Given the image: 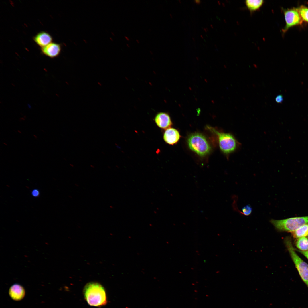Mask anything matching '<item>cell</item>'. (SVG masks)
Returning a JSON list of instances; mask_svg holds the SVG:
<instances>
[{
	"label": "cell",
	"mask_w": 308,
	"mask_h": 308,
	"mask_svg": "<svg viewBox=\"0 0 308 308\" xmlns=\"http://www.w3.org/2000/svg\"><path fill=\"white\" fill-rule=\"evenodd\" d=\"M85 299L91 306L100 307L107 303L105 289L100 284L91 282L85 286L83 290Z\"/></svg>",
	"instance_id": "obj_1"
},
{
	"label": "cell",
	"mask_w": 308,
	"mask_h": 308,
	"mask_svg": "<svg viewBox=\"0 0 308 308\" xmlns=\"http://www.w3.org/2000/svg\"><path fill=\"white\" fill-rule=\"evenodd\" d=\"M206 128L217 137L220 148L226 155L232 153L239 147L240 144L232 134L220 132L210 126Z\"/></svg>",
	"instance_id": "obj_2"
},
{
	"label": "cell",
	"mask_w": 308,
	"mask_h": 308,
	"mask_svg": "<svg viewBox=\"0 0 308 308\" xmlns=\"http://www.w3.org/2000/svg\"><path fill=\"white\" fill-rule=\"evenodd\" d=\"M187 141L189 149L200 156L207 155L211 151V147L207 139L201 133H192L188 137Z\"/></svg>",
	"instance_id": "obj_3"
},
{
	"label": "cell",
	"mask_w": 308,
	"mask_h": 308,
	"mask_svg": "<svg viewBox=\"0 0 308 308\" xmlns=\"http://www.w3.org/2000/svg\"><path fill=\"white\" fill-rule=\"evenodd\" d=\"M270 222L278 231L293 232L302 226L308 224V216L279 220L271 219Z\"/></svg>",
	"instance_id": "obj_4"
},
{
	"label": "cell",
	"mask_w": 308,
	"mask_h": 308,
	"mask_svg": "<svg viewBox=\"0 0 308 308\" xmlns=\"http://www.w3.org/2000/svg\"><path fill=\"white\" fill-rule=\"evenodd\" d=\"M284 242L300 277L308 287V264L296 253L290 237H286Z\"/></svg>",
	"instance_id": "obj_5"
},
{
	"label": "cell",
	"mask_w": 308,
	"mask_h": 308,
	"mask_svg": "<svg viewBox=\"0 0 308 308\" xmlns=\"http://www.w3.org/2000/svg\"><path fill=\"white\" fill-rule=\"evenodd\" d=\"M283 9L286 22L285 26L282 29L283 33L285 32L291 27L302 23L303 20L297 8Z\"/></svg>",
	"instance_id": "obj_6"
},
{
	"label": "cell",
	"mask_w": 308,
	"mask_h": 308,
	"mask_svg": "<svg viewBox=\"0 0 308 308\" xmlns=\"http://www.w3.org/2000/svg\"><path fill=\"white\" fill-rule=\"evenodd\" d=\"M154 121L159 127L165 130L171 127L172 125L170 116L166 112H160L157 113L154 117Z\"/></svg>",
	"instance_id": "obj_7"
},
{
	"label": "cell",
	"mask_w": 308,
	"mask_h": 308,
	"mask_svg": "<svg viewBox=\"0 0 308 308\" xmlns=\"http://www.w3.org/2000/svg\"><path fill=\"white\" fill-rule=\"evenodd\" d=\"M62 49L60 44L51 42L46 46L41 48V52L44 55L51 58L58 56L60 54Z\"/></svg>",
	"instance_id": "obj_8"
},
{
	"label": "cell",
	"mask_w": 308,
	"mask_h": 308,
	"mask_svg": "<svg viewBox=\"0 0 308 308\" xmlns=\"http://www.w3.org/2000/svg\"><path fill=\"white\" fill-rule=\"evenodd\" d=\"M180 137L179 131L176 129L171 127L165 130L163 135L164 141L166 143L171 145H173L177 143Z\"/></svg>",
	"instance_id": "obj_9"
},
{
	"label": "cell",
	"mask_w": 308,
	"mask_h": 308,
	"mask_svg": "<svg viewBox=\"0 0 308 308\" xmlns=\"http://www.w3.org/2000/svg\"><path fill=\"white\" fill-rule=\"evenodd\" d=\"M35 42L41 48L44 47L52 42L53 38L48 32L42 31L39 32L33 37Z\"/></svg>",
	"instance_id": "obj_10"
},
{
	"label": "cell",
	"mask_w": 308,
	"mask_h": 308,
	"mask_svg": "<svg viewBox=\"0 0 308 308\" xmlns=\"http://www.w3.org/2000/svg\"><path fill=\"white\" fill-rule=\"evenodd\" d=\"M9 295L14 300L19 301L22 299L25 295V291L22 286L18 284L12 285L10 288Z\"/></svg>",
	"instance_id": "obj_11"
},
{
	"label": "cell",
	"mask_w": 308,
	"mask_h": 308,
	"mask_svg": "<svg viewBox=\"0 0 308 308\" xmlns=\"http://www.w3.org/2000/svg\"><path fill=\"white\" fill-rule=\"evenodd\" d=\"M263 0H247L245 1V4L251 13L259 9L264 3Z\"/></svg>",
	"instance_id": "obj_12"
},
{
	"label": "cell",
	"mask_w": 308,
	"mask_h": 308,
	"mask_svg": "<svg viewBox=\"0 0 308 308\" xmlns=\"http://www.w3.org/2000/svg\"><path fill=\"white\" fill-rule=\"evenodd\" d=\"M295 245L300 250L305 251L308 250V238L305 236H303L297 238Z\"/></svg>",
	"instance_id": "obj_13"
},
{
	"label": "cell",
	"mask_w": 308,
	"mask_h": 308,
	"mask_svg": "<svg viewBox=\"0 0 308 308\" xmlns=\"http://www.w3.org/2000/svg\"><path fill=\"white\" fill-rule=\"evenodd\" d=\"M292 232L294 237L297 239L308 235V224L302 226Z\"/></svg>",
	"instance_id": "obj_14"
},
{
	"label": "cell",
	"mask_w": 308,
	"mask_h": 308,
	"mask_svg": "<svg viewBox=\"0 0 308 308\" xmlns=\"http://www.w3.org/2000/svg\"><path fill=\"white\" fill-rule=\"evenodd\" d=\"M297 9L302 20L308 22V8L302 5Z\"/></svg>",
	"instance_id": "obj_15"
},
{
	"label": "cell",
	"mask_w": 308,
	"mask_h": 308,
	"mask_svg": "<svg viewBox=\"0 0 308 308\" xmlns=\"http://www.w3.org/2000/svg\"><path fill=\"white\" fill-rule=\"evenodd\" d=\"M242 214L246 216H248L250 215L252 211V208L250 205H247L244 207L242 209Z\"/></svg>",
	"instance_id": "obj_16"
},
{
	"label": "cell",
	"mask_w": 308,
	"mask_h": 308,
	"mask_svg": "<svg viewBox=\"0 0 308 308\" xmlns=\"http://www.w3.org/2000/svg\"><path fill=\"white\" fill-rule=\"evenodd\" d=\"M31 194L34 197H37L39 196L40 192L37 189H33L31 192Z\"/></svg>",
	"instance_id": "obj_17"
},
{
	"label": "cell",
	"mask_w": 308,
	"mask_h": 308,
	"mask_svg": "<svg viewBox=\"0 0 308 308\" xmlns=\"http://www.w3.org/2000/svg\"><path fill=\"white\" fill-rule=\"evenodd\" d=\"M283 100V96L281 95L277 96L275 98V101L277 103H281L282 102Z\"/></svg>",
	"instance_id": "obj_18"
},
{
	"label": "cell",
	"mask_w": 308,
	"mask_h": 308,
	"mask_svg": "<svg viewBox=\"0 0 308 308\" xmlns=\"http://www.w3.org/2000/svg\"><path fill=\"white\" fill-rule=\"evenodd\" d=\"M295 250H297V251L300 252L301 254H303L308 259V250L305 251H302L295 249Z\"/></svg>",
	"instance_id": "obj_19"
},
{
	"label": "cell",
	"mask_w": 308,
	"mask_h": 308,
	"mask_svg": "<svg viewBox=\"0 0 308 308\" xmlns=\"http://www.w3.org/2000/svg\"><path fill=\"white\" fill-rule=\"evenodd\" d=\"M195 3L197 4H199L201 3V1L200 0H195L194 1Z\"/></svg>",
	"instance_id": "obj_20"
},
{
	"label": "cell",
	"mask_w": 308,
	"mask_h": 308,
	"mask_svg": "<svg viewBox=\"0 0 308 308\" xmlns=\"http://www.w3.org/2000/svg\"><path fill=\"white\" fill-rule=\"evenodd\" d=\"M124 37L128 41H129V39L128 37L126 36H125Z\"/></svg>",
	"instance_id": "obj_21"
},
{
	"label": "cell",
	"mask_w": 308,
	"mask_h": 308,
	"mask_svg": "<svg viewBox=\"0 0 308 308\" xmlns=\"http://www.w3.org/2000/svg\"><path fill=\"white\" fill-rule=\"evenodd\" d=\"M136 42H137V43H139H139H140V42H139V40H137V39H136Z\"/></svg>",
	"instance_id": "obj_22"
},
{
	"label": "cell",
	"mask_w": 308,
	"mask_h": 308,
	"mask_svg": "<svg viewBox=\"0 0 308 308\" xmlns=\"http://www.w3.org/2000/svg\"><path fill=\"white\" fill-rule=\"evenodd\" d=\"M126 45L128 47H130V46L128 44H126Z\"/></svg>",
	"instance_id": "obj_23"
},
{
	"label": "cell",
	"mask_w": 308,
	"mask_h": 308,
	"mask_svg": "<svg viewBox=\"0 0 308 308\" xmlns=\"http://www.w3.org/2000/svg\"><path fill=\"white\" fill-rule=\"evenodd\" d=\"M203 29H204V31H205L206 32L207 31H206V28H203Z\"/></svg>",
	"instance_id": "obj_24"
},
{
	"label": "cell",
	"mask_w": 308,
	"mask_h": 308,
	"mask_svg": "<svg viewBox=\"0 0 308 308\" xmlns=\"http://www.w3.org/2000/svg\"><path fill=\"white\" fill-rule=\"evenodd\" d=\"M217 2H218V4H219V5H220V1H217Z\"/></svg>",
	"instance_id": "obj_25"
},
{
	"label": "cell",
	"mask_w": 308,
	"mask_h": 308,
	"mask_svg": "<svg viewBox=\"0 0 308 308\" xmlns=\"http://www.w3.org/2000/svg\"><path fill=\"white\" fill-rule=\"evenodd\" d=\"M170 16L171 17V18H172V17H172V15H171V14H170Z\"/></svg>",
	"instance_id": "obj_26"
},
{
	"label": "cell",
	"mask_w": 308,
	"mask_h": 308,
	"mask_svg": "<svg viewBox=\"0 0 308 308\" xmlns=\"http://www.w3.org/2000/svg\"><path fill=\"white\" fill-rule=\"evenodd\" d=\"M33 136L35 139L37 138V137L36 135H34Z\"/></svg>",
	"instance_id": "obj_27"
},
{
	"label": "cell",
	"mask_w": 308,
	"mask_h": 308,
	"mask_svg": "<svg viewBox=\"0 0 308 308\" xmlns=\"http://www.w3.org/2000/svg\"><path fill=\"white\" fill-rule=\"evenodd\" d=\"M200 36H201V37L202 38V39H203V38H204L203 37V36L202 35H200Z\"/></svg>",
	"instance_id": "obj_28"
},
{
	"label": "cell",
	"mask_w": 308,
	"mask_h": 308,
	"mask_svg": "<svg viewBox=\"0 0 308 308\" xmlns=\"http://www.w3.org/2000/svg\"><path fill=\"white\" fill-rule=\"evenodd\" d=\"M150 52L151 54H153V52L151 51H150Z\"/></svg>",
	"instance_id": "obj_29"
},
{
	"label": "cell",
	"mask_w": 308,
	"mask_h": 308,
	"mask_svg": "<svg viewBox=\"0 0 308 308\" xmlns=\"http://www.w3.org/2000/svg\"><path fill=\"white\" fill-rule=\"evenodd\" d=\"M210 26H211V27L212 28H213V25L212 24L210 25Z\"/></svg>",
	"instance_id": "obj_30"
},
{
	"label": "cell",
	"mask_w": 308,
	"mask_h": 308,
	"mask_svg": "<svg viewBox=\"0 0 308 308\" xmlns=\"http://www.w3.org/2000/svg\"><path fill=\"white\" fill-rule=\"evenodd\" d=\"M193 38V41H195V40H194V38Z\"/></svg>",
	"instance_id": "obj_31"
},
{
	"label": "cell",
	"mask_w": 308,
	"mask_h": 308,
	"mask_svg": "<svg viewBox=\"0 0 308 308\" xmlns=\"http://www.w3.org/2000/svg\"><path fill=\"white\" fill-rule=\"evenodd\" d=\"M18 132H19V133H21V131H19V130H18Z\"/></svg>",
	"instance_id": "obj_32"
},
{
	"label": "cell",
	"mask_w": 308,
	"mask_h": 308,
	"mask_svg": "<svg viewBox=\"0 0 308 308\" xmlns=\"http://www.w3.org/2000/svg\"><path fill=\"white\" fill-rule=\"evenodd\" d=\"M206 31H208V28H206Z\"/></svg>",
	"instance_id": "obj_33"
},
{
	"label": "cell",
	"mask_w": 308,
	"mask_h": 308,
	"mask_svg": "<svg viewBox=\"0 0 308 308\" xmlns=\"http://www.w3.org/2000/svg\"><path fill=\"white\" fill-rule=\"evenodd\" d=\"M215 45V47H216V48H217V46H216V44H215V45Z\"/></svg>",
	"instance_id": "obj_34"
},
{
	"label": "cell",
	"mask_w": 308,
	"mask_h": 308,
	"mask_svg": "<svg viewBox=\"0 0 308 308\" xmlns=\"http://www.w3.org/2000/svg\"><path fill=\"white\" fill-rule=\"evenodd\" d=\"M4 144H5V145H7V144H6V143H4Z\"/></svg>",
	"instance_id": "obj_35"
},
{
	"label": "cell",
	"mask_w": 308,
	"mask_h": 308,
	"mask_svg": "<svg viewBox=\"0 0 308 308\" xmlns=\"http://www.w3.org/2000/svg\"><path fill=\"white\" fill-rule=\"evenodd\" d=\"M179 3H181V1L180 0H179Z\"/></svg>",
	"instance_id": "obj_36"
},
{
	"label": "cell",
	"mask_w": 308,
	"mask_h": 308,
	"mask_svg": "<svg viewBox=\"0 0 308 308\" xmlns=\"http://www.w3.org/2000/svg\"><path fill=\"white\" fill-rule=\"evenodd\" d=\"M307 237H308V235H307Z\"/></svg>",
	"instance_id": "obj_37"
}]
</instances>
